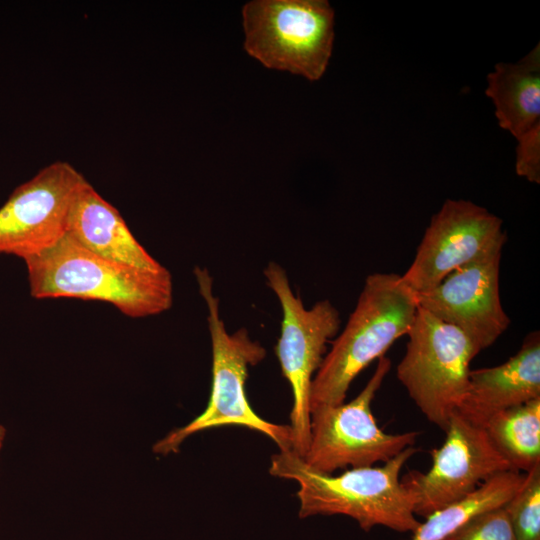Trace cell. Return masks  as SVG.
I'll return each mask as SVG.
<instances>
[{
	"label": "cell",
	"instance_id": "cell-9",
	"mask_svg": "<svg viewBox=\"0 0 540 540\" xmlns=\"http://www.w3.org/2000/svg\"><path fill=\"white\" fill-rule=\"evenodd\" d=\"M445 433L442 446L431 451V468L426 473L412 470L401 478L414 514L424 518L464 499L487 479L513 470L485 429L458 413L449 420Z\"/></svg>",
	"mask_w": 540,
	"mask_h": 540
},
{
	"label": "cell",
	"instance_id": "cell-14",
	"mask_svg": "<svg viewBox=\"0 0 540 540\" xmlns=\"http://www.w3.org/2000/svg\"><path fill=\"white\" fill-rule=\"evenodd\" d=\"M67 234L89 251L114 262L147 270L163 267L137 241L120 212L89 182L73 203Z\"/></svg>",
	"mask_w": 540,
	"mask_h": 540
},
{
	"label": "cell",
	"instance_id": "cell-2",
	"mask_svg": "<svg viewBox=\"0 0 540 540\" xmlns=\"http://www.w3.org/2000/svg\"><path fill=\"white\" fill-rule=\"evenodd\" d=\"M418 451L407 447L380 467L351 468L333 476L315 472L292 452L271 458L269 473L298 483L299 517L342 514L365 531L384 526L398 532H414L420 525L413 503L401 483L400 472Z\"/></svg>",
	"mask_w": 540,
	"mask_h": 540
},
{
	"label": "cell",
	"instance_id": "cell-22",
	"mask_svg": "<svg viewBox=\"0 0 540 540\" xmlns=\"http://www.w3.org/2000/svg\"><path fill=\"white\" fill-rule=\"evenodd\" d=\"M1 449H2V446H0V451H1Z\"/></svg>",
	"mask_w": 540,
	"mask_h": 540
},
{
	"label": "cell",
	"instance_id": "cell-5",
	"mask_svg": "<svg viewBox=\"0 0 540 540\" xmlns=\"http://www.w3.org/2000/svg\"><path fill=\"white\" fill-rule=\"evenodd\" d=\"M244 49L270 69L310 81L325 73L334 42V10L326 0H254L242 9Z\"/></svg>",
	"mask_w": 540,
	"mask_h": 540
},
{
	"label": "cell",
	"instance_id": "cell-21",
	"mask_svg": "<svg viewBox=\"0 0 540 540\" xmlns=\"http://www.w3.org/2000/svg\"><path fill=\"white\" fill-rule=\"evenodd\" d=\"M6 434H7L6 428L2 424H0V446H3V442L5 440Z\"/></svg>",
	"mask_w": 540,
	"mask_h": 540
},
{
	"label": "cell",
	"instance_id": "cell-7",
	"mask_svg": "<svg viewBox=\"0 0 540 540\" xmlns=\"http://www.w3.org/2000/svg\"><path fill=\"white\" fill-rule=\"evenodd\" d=\"M263 274L281 305V333L275 352L293 394L289 425L291 451L302 458L310 437L312 380L324 359L326 344L339 331L340 315L329 300L318 301L307 309L293 292L286 271L278 263L270 261Z\"/></svg>",
	"mask_w": 540,
	"mask_h": 540
},
{
	"label": "cell",
	"instance_id": "cell-1",
	"mask_svg": "<svg viewBox=\"0 0 540 540\" xmlns=\"http://www.w3.org/2000/svg\"><path fill=\"white\" fill-rule=\"evenodd\" d=\"M36 299L78 298L112 304L131 318L161 314L172 306V275L103 258L67 233L52 247L24 260Z\"/></svg>",
	"mask_w": 540,
	"mask_h": 540
},
{
	"label": "cell",
	"instance_id": "cell-13",
	"mask_svg": "<svg viewBox=\"0 0 540 540\" xmlns=\"http://www.w3.org/2000/svg\"><path fill=\"white\" fill-rule=\"evenodd\" d=\"M540 398V335L529 333L505 363L470 370L465 395L456 411L484 427L496 414Z\"/></svg>",
	"mask_w": 540,
	"mask_h": 540
},
{
	"label": "cell",
	"instance_id": "cell-8",
	"mask_svg": "<svg viewBox=\"0 0 540 540\" xmlns=\"http://www.w3.org/2000/svg\"><path fill=\"white\" fill-rule=\"evenodd\" d=\"M390 368L391 361L380 357L373 375L352 401L310 412L309 443L302 457L307 467L332 475L348 466L385 463L414 445L418 432L386 433L378 427L371 411V403Z\"/></svg>",
	"mask_w": 540,
	"mask_h": 540
},
{
	"label": "cell",
	"instance_id": "cell-11",
	"mask_svg": "<svg viewBox=\"0 0 540 540\" xmlns=\"http://www.w3.org/2000/svg\"><path fill=\"white\" fill-rule=\"evenodd\" d=\"M502 225V219L484 207L447 199L432 216L402 281L415 293H424L454 270L502 250L507 239Z\"/></svg>",
	"mask_w": 540,
	"mask_h": 540
},
{
	"label": "cell",
	"instance_id": "cell-4",
	"mask_svg": "<svg viewBox=\"0 0 540 540\" xmlns=\"http://www.w3.org/2000/svg\"><path fill=\"white\" fill-rule=\"evenodd\" d=\"M194 275L208 310V328L212 346V382L208 404L204 411L183 427L170 431L152 447L155 454L177 453L191 435L221 426H243L265 434L280 451L292 449L289 425L271 423L261 418L246 396L249 367L266 356L265 348L251 339L246 328L233 333L226 329L220 317L219 299L213 292V279L206 268L196 267Z\"/></svg>",
	"mask_w": 540,
	"mask_h": 540
},
{
	"label": "cell",
	"instance_id": "cell-16",
	"mask_svg": "<svg viewBox=\"0 0 540 540\" xmlns=\"http://www.w3.org/2000/svg\"><path fill=\"white\" fill-rule=\"evenodd\" d=\"M525 473L509 470L486 481L464 499L425 518L411 540H444L472 517L503 507L520 488Z\"/></svg>",
	"mask_w": 540,
	"mask_h": 540
},
{
	"label": "cell",
	"instance_id": "cell-17",
	"mask_svg": "<svg viewBox=\"0 0 540 540\" xmlns=\"http://www.w3.org/2000/svg\"><path fill=\"white\" fill-rule=\"evenodd\" d=\"M483 428L513 470L540 465V398L499 412Z\"/></svg>",
	"mask_w": 540,
	"mask_h": 540
},
{
	"label": "cell",
	"instance_id": "cell-18",
	"mask_svg": "<svg viewBox=\"0 0 540 540\" xmlns=\"http://www.w3.org/2000/svg\"><path fill=\"white\" fill-rule=\"evenodd\" d=\"M503 508L517 540H540V465L525 473L520 488Z\"/></svg>",
	"mask_w": 540,
	"mask_h": 540
},
{
	"label": "cell",
	"instance_id": "cell-12",
	"mask_svg": "<svg viewBox=\"0 0 540 540\" xmlns=\"http://www.w3.org/2000/svg\"><path fill=\"white\" fill-rule=\"evenodd\" d=\"M502 250L489 253L448 274L434 288L417 294L418 305L460 329L481 350L508 328L510 319L500 299Z\"/></svg>",
	"mask_w": 540,
	"mask_h": 540
},
{
	"label": "cell",
	"instance_id": "cell-20",
	"mask_svg": "<svg viewBox=\"0 0 540 540\" xmlns=\"http://www.w3.org/2000/svg\"><path fill=\"white\" fill-rule=\"evenodd\" d=\"M516 164L518 176L532 183H540V123L516 138Z\"/></svg>",
	"mask_w": 540,
	"mask_h": 540
},
{
	"label": "cell",
	"instance_id": "cell-3",
	"mask_svg": "<svg viewBox=\"0 0 540 540\" xmlns=\"http://www.w3.org/2000/svg\"><path fill=\"white\" fill-rule=\"evenodd\" d=\"M417 293L395 273H373L365 279L356 306L343 331L332 341L310 389V412L344 403L353 380L372 361L385 356L410 330Z\"/></svg>",
	"mask_w": 540,
	"mask_h": 540
},
{
	"label": "cell",
	"instance_id": "cell-6",
	"mask_svg": "<svg viewBox=\"0 0 540 540\" xmlns=\"http://www.w3.org/2000/svg\"><path fill=\"white\" fill-rule=\"evenodd\" d=\"M407 335L397 378L424 416L445 431L465 395L470 363L479 351L460 329L421 307Z\"/></svg>",
	"mask_w": 540,
	"mask_h": 540
},
{
	"label": "cell",
	"instance_id": "cell-19",
	"mask_svg": "<svg viewBox=\"0 0 540 540\" xmlns=\"http://www.w3.org/2000/svg\"><path fill=\"white\" fill-rule=\"evenodd\" d=\"M444 540H517L503 507L480 513Z\"/></svg>",
	"mask_w": 540,
	"mask_h": 540
},
{
	"label": "cell",
	"instance_id": "cell-15",
	"mask_svg": "<svg viewBox=\"0 0 540 540\" xmlns=\"http://www.w3.org/2000/svg\"><path fill=\"white\" fill-rule=\"evenodd\" d=\"M485 93L499 126L515 138L540 123V45L515 63L496 64Z\"/></svg>",
	"mask_w": 540,
	"mask_h": 540
},
{
	"label": "cell",
	"instance_id": "cell-10",
	"mask_svg": "<svg viewBox=\"0 0 540 540\" xmlns=\"http://www.w3.org/2000/svg\"><path fill=\"white\" fill-rule=\"evenodd\" d=\"M87 182L71 164L57 161L19 185L0 208V254L25 260L56 244Z\"/></svg>",
	"mask_w": 540,
	"mask_h": 540
}]
</instances>
